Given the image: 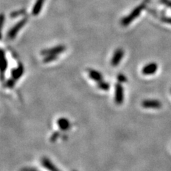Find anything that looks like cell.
Masks as SVG:
<instances>
[{"label":"cell","instance_id":"cell-10","mask_svg":"<svg viewBox=\"0 0 171 171\" xmlns=\"http://www.w3.org/2000/svg\"><path fill=\"white\" fill-rule=\"evenodd\" d=\"M88 74L89 78L92 79L93 81H96V82H100V81L103 80V77L101 73L99 71L92 69V68H89L88 69Z\"/></svg>","mask_w":171,"mask_h":171},{"label":"cell","instance_id":"cell-12","mask_svg":"<svg viewBox=\"0 0 171 171\" xmlns=\"http://www.w3.org/2000/svg\"><path fill=\"white\" fill-rule=\"evenodd\" d=\"M42 163L43 166L48 171H60L47 158H43L42 159Z\"/></svg>","mask_w":171,"mask_h":171},{"label":"cell","instance_id":"cell-14","mask_svg":"<svg viewBox=\"0 0 171 171\" xmlns=\"http://www.w3.org/2000/svg\"><path fill=\"white\" fill-rule=\"evenodd\" d=\"M57 58H58V55H54V54L47 55V56H44V58H43V62H44V63H48L57 60Z\"/></svg>","mask_w":171,"mask_h":171},{"label":"cell","instance_id":"cell-20","mask_svg":"<svg viewBox=\"0 0 171 171\" xmlns=\"http://www.w3.org/2000/svg\"><path fill=\"white\" fill-rule=\"evenodd\" d=\"M160 3L171 9V0H160Z\"/></svg>","mask_w":171,"mask_h":171},{"label":"cell","instance_id":"cell-21","mask_svg":"<svg viewBox=\"0 0 171 171\" xmlns=\"http://www.w3.org/2000/svg\"><path fill=\"white\" fill-rule=\"evenodd\" d=\"M58 136V133H53V135L52 136L51 140H52V141H55V140L57 138Z\"/></svg>","mask_w":171,"mask_h":171},{"label":"cell","instance_id":"cell-17","mask_svg":"<svg viewBox=\"0 0 171 171\" xmlns=\"http://www.w3.org/2000/svg\"><path fill=\"white\" fill-rule=\"evenodd\" d=\"M15 82H16V81H15L14 79H13L12 78H9V80L7 81V83H6L7 87L10 88H13L14 86L15 85Z\"/></svg>","mask_w":171,"mask_h":171},{"label":"cell","instance_id":"cell-9","mask_svg":"<svg viewBox=\"0 0 171 171\" xmlns=\"http://www.w3.org/2000/svg\"><path fill=\"white\" fill-rule=\"evenodd\" d=\"M57 123L58 125V128L62 131H67V130L69 129L71 126L70 121L66 118H64V117H62V118H58L57 121Z\"/></svg>","mask_w":171,"mask_h":171},{"label":"cell","instance_id":"cell-13","mask_svg":"<svg viewBox=\"0 0 171 171\" xmlns=\"http://www.w3.org/2000/svg\"><path fill=\"white\" fill-rule=\"evenodd\" d=\"M2 63L1 66V73H2V78H3L4 73L7 71V67H8V61L5 55V52L3 49H2Z\"/></svg>","mask_w":171,"mask_h":171},{"label":"cell","instance_id":"cell-15","mask_svg":"<svg viewBox=\"0 0 171 171\" xmlns=\"http://www.w3.org/2000/svg\"><path fill=\"white\" fill-rule=\"evenodd\" d=\"M98 87L103 91H108L110 88V84L103 80L98 83Z\"/></svg>","mask_w":171,"mask_h":171},{"label":"cell","instance_id":"cell-19","mask_svg":"<svg viewBox=\"0 0 171 171\" xmlns=\"http://www.w3.org/2000/svg\"><path fill=\"white\" fill-rule=\"evenodd\" d=\"M160 20H161V21L163 22L167 23V24H171V17H170L163 16V17H160Z\"/></svg>","mask_w":171,"mask_h":171},{"label":"cell","instance_id":"cell-22","mask_svg":"<svg viewBox=\"0 0 171 171\" xmlns=\"http://www.w3.org/2000/svg\"><path fill=\"white\" fill-rule=\"evenodd\" d=\"M73 171H76V170H73Z\"/></svg>","mask_w":171,"mask_h":171},{"label":"cell","instance_id":"cell-18","mask_svg":"<svg viewBox=\"0 0 171 171\" xmlns=\"http://www.w3.org/2000/svg\"><path fill=\"white\" fill-rule=\"evenodd\" d=\"M117 79H118V82H120V83L126 82V81H127V78L126 77V76L122 74V73H119V74L118 75V76H117Z\"/></svg>","mask_w":171,"mask_h":171},{"label":"cell","instance_id":"cell-11","mask_svg":"<svg viewBox=\"0 0 171 171\" xmlns=\"http://www.w3.org/2000/svg\"><path fill=\"white\" fill-rule=\"evenodd\" d=\"M44 2L45 0H37V1H36L34 7H33L32 8V15H34V16H37V15H39L40 14V12L43 8V6H44Z\"/></svg>","mask_w":171,"mask_h":171},{"label":"cell","instance_id":"cell-1","mask_svg":"<svg viewBox=\"0 0 171 171\" xmlns=\"http://www.w3.org/2000/svg\"><path fill=\"white\" fill-rule=\"evenodd\" d=\"M149 3V0H145L144 2H143L141 4H140L138 6L132 10V12L128 15H127L126 17H124L123 19H121V24L123 27H128L130 25L131 23L134 21L136 18L140 16V14H141V12L146 8L147 4Z\"/></svg>","mask_w":171,"mask_h":171},{"label":"cell","instance_id":"cell-16","mask_svg":"<svg viewBox=\"0 0 171 171\" xmlns=\"http://www.w3.org/2000/svg\"><path fill=\"white\" fill-rule=\"evenodd\" d=\"M24 14H25V10L24 9H20L18 10V11H14L11 13L10 14V17L12 18H16L19 16H21V15H23Z\"/></svg>","mask_w":171,"mask_h":171},{"label":"cell","instance_id":"cell-8","mask_svg":"<svg viewBox=\"0 0 171 171\" xmlns=\"http://www.w3.org/2000/svg\"><path fill=\"white\" fill-rule=\"evenodd\" d=\"M24 68L22 63H19L16 68H14L12 71V78L14 79L15 81L19 80L22 77V75L24 74Z\"/></svg>","mask_w":171,"mask_h":171},{"label":"cell","instance_id":"cell-4","mask_svg":"<svg viewBox=\"0 0 171 171\" xmlns=\"http://www.w3.org/2000/svg\"><path fill=\"white\" fill-rule=\"evenodd\" d=\"M66 47L64 45H58L56 47H53L52 48H45V49L42 50L41 52V54L43 56H47L50 54H54V55H58L60 53L65 52Z\"/></svg>","mask_w":171,"mask_h":171},{"label":"cell","instance_id":"cell-5","mask_svg":"<svg viewBox=\"0 0 171 171\" xmlns=\"http://www.w3.org/2000/svg\"><path fill=\"white\" fill-rule=\"evenodd\" d=\"M141 106L147 109H158L162 107V103L156 99H145L142 101Z\"/></svg>","mask_w":171,"mask_h":171},{"label":"cell","instance_id":"cell-2","mask_svg":"<svg viewBox=\"0 0 171 171\" xmlns=\"http://www.w3.org/2000/svg\"><path fill=\"white\" fill-rule=\"evenodd\" d=\"M27 18H23L21 20H19L16 24H14L11 29L9 30L8 33H7V38L9 40H13L17 37L18 33L19 32L23 27L25 26V24L27 22Z\"/></svg>","mask_w":171,"mask_h":171},{"label":"cell","instance_id":"cell-7","mask_svg":"<svg viewBox=\"0 0 171 171\" xmlns=\"http://www.w3.org/2000/svg\"><path fill=\"white\" fill-rule=\"evenodd\" d=\"M158 66L155 62H151L143 66L142 68V73L145 76H150L156 73Z\"/></svg>","mask_w":171,"mask_h":171},{"label":"cell","instance_id":"cell-6","mask_svg":"<svg viewBox=\"0 0 171 171\" xmlns=\"http://www.w3.org/2000/svg\"><path fill=\"white\" fill-rule=\"evenodd\" d=\"M124 56V51L121 48H117L113 53V57H112L111 63L113 66H117L120 62H121V60L123 59Z\"/></svg>","mask_w":171,"mask_h":171},{"label":"cell","instance_id":"cell-3","mask_svg":"<svg viewBox=\"0 0 171 171\" xmlns=\"http://www.w3.org/2000/svg\"><path fill=\"white\" fill-rule=\"evenodd\" d=\"M124 90L121 83L118 82L115 85V102L118 105H121L124 100Z\"/></svg>","mask_w":171,"mask_h":171}]
</instances>
